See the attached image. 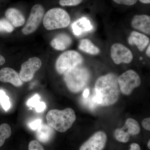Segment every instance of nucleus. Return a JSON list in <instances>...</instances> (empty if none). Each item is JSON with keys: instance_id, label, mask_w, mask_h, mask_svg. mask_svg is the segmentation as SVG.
I'll return each instance as SVG.
<instances>
[{"instance_id": "obj_1", "label": "nucleus", "mask_w": 150, "mask_h": 150, "mask_svg": "<svg viewBox=\"0 0 150 150\" xmlns=\"http://www.w3.org/2000/svg\"><path fill=\"white\" fill-rule=\"evenodd\" d=\"M118 78L115 74L110 73L97 80L93 91L94 98L97 104L109 106L117 102L120 92Z\"/></svg>"}, {"instance_id": "obj_2", "label": "nucleus", "mask_w": 150, "mask_h": 150, "mask_svg": "<svg viewBox=\"0 0 150 150\" xmlns=\"http://www.w3.org/2000/svg\"><path fill=\"white\" fill-rule=\"evenodd\" d=\"M49 126L59 132L64 133L71 128L76 121L74 111L70 108L63 110L53 109L48 111L46 116Z\"/></svg>"}, {"instance_id": "obj_3", "label": "nucleus", "mask_w": 150, "mask_h": 150, "mask_svg": "<svg viewBox=\"0 0 150 150\" xmlns=\"http://www.w3.org/2000/svg\"><path fill=\"white\" fill-rule=\"evenodd\" d=\"M64 80L67 87L73 93L79 92L86 86L90 74L84 67H76L64 74Z\"/></svg>"}, {"instance_id": "obj_4", "label": "nucleus", "mask_w": 150, "mask_h": 150, "mask_svg": "<svg viewBox=\"0 0 150 150\" xmlns=\"http://www.w3.org/2000/svg\"><path fill=\"white\" fill-rule=\"evenodd\" d=\"M71 22L69 13L63 9L56 8L47 12L43 18L44 27L48 30L64 28Z\"/></svg>"}, {"instance_id": "obj_5", "label": "nucleus", "mask_w": 150, "mask_h": 150, "mask_svg": "<svg viewBox=\"0 0 150 150\" xmlns=\"http://www.w3.org/2000/svg\"><path fill=\"white\" fill-rule=\"evenodd\" d=\"M83 62V57L77 51H66L57 59L56 64V70L60 74H64L70 70L80 66Z\"/></svg>"}, {"instance_id": "obj_6", "label": "nucleus", "mask_w": 150, "mask_h": 150, "mask_svg": "<svg viewBox=\"0 0 150 150\" xmlns=\"http://www.w3.org/2000/svg\"><path fill=\"white\" fill-rule=\"evenodd\" d=\"M118 81L120 91L125 95L131 94L134 89L139 86L142 82L139 76L133 70L123 73L118 77Z\"/></svg>"}, {"instance_id": "obj_7", "label": "nucleus", "mask_w": 150, "mask_h": 150, "mask_svg": "<svg viewBox=\"0 0 150 150\" xmlns=\"http://www.w3.org/2000/svg\"><path fill=\"white\" fill-rule=\"evenodd\" d=\"M44 8L40 4L33 6L29 17L25 26L23 28L22 32L25 35H29L37 29L44 16Z\"/></svg>"}, {"instance_id": "obj_8", "label": "nucleus", "mask_w": 150, "mask_h": 150, "mask_svg": "<svg viewBox=\"0 0 150 150\" xmlns=\"http://www.w3.org/2000/svg\"><path fill=\"white\" fill-rule=\"evenodd\" d=\"M110 56L113 62L117 65L122 63L129 64L134 57L131 50L120 43H114L111 46Z\"/></svg>"}, {"instance_id": "obj_9", "label": "nucleus", "mask_w": 150, "mask_h": 150, "mask_svg": "<svg viewBox=\"0 0 150 150\" xmlns=\"http://www.w3.org/2000/svg\"><path fill=\"white\" fill-rule=\"evenodd\" d=\"M41 65V61L36 57L30 58L23 63L19 74L21 80L24 82L31 81L36 72L40 69Z\"/></svg>"}, {"instance_id": "obj_10", "label": "nucleus", "mask_w": 150, "mask_h": 150, "mask_svg": "<svg viewBox=\"0 0 150 150\" xmlns=\"http://www.w3.org/2000/svg\"><path fill=\"white\" fill-rule=\"evenodd\" d=\"M107 136L103 131H98L81 146L79 150H103L107 142Z\"/></svg>"}, {"instance_id": "obj_11", "label": "nucleus", "mask_w": 150, "mask_h": 150, "mask_svg": "<svg viewBox=\"0 0 150 150\" xmlns=\"http://www.w3.org/2000/svg\"><path fill=\"white\" fill-rule=\"evenodd\" d=\"M131 26L134 29L141 31L144 34L150 35V17L147 15H137L131 21Z\"/></svg>"}, {"instance_id": "obj_12", "label": "nucleus", "mask_w": 150, "mask_h": 150, "mask_svg": "<svg viewBox=\"0 0 150 150\" xmlns=\"http://www.w3.org/2000/svg\"><path fill=\"white\" fill-rule=\"evenodd\" d=\"M0 81L9 83L16 87H20L23 84L19 74L13 69L3 68L0 70Z\"/></svg>"}, {"instance_id": "obj_13", "label": "nucleus", "mask_w": 150, "mask_h": 150, "mask_svg": "<svg viewBox=\"0 0 150 150\" xmlns=\"http://www.w3.org/2000/svg\"><path fill=\"white\" fill-rule=\"evenodd\" d=\"M128 43L130 45H136L140 51H143L150 44V39L144 33L133 31L128 38Z\"/></svg>"}, {"instance_id": "obj_14", "label": "nucleus", "mask_w": 150, "mask_h": 150, "mask_svg": "<svg viewBox=\"0 0 150 150\" xmlns=\"http://www.w3.org/2000/svg\"><path fill=\"white\" fill-rule=\"evenodd\" d=\"M5 16L13 26L16 27L22 26L25 22L24 16L20 11L15 8L8 9L5 12Z\"/></svg>"}, {"instance_id": "obj_15", "label": "nucleus", "mask_w": 150, "mask_h": 150, "mask_svg": "<svg viewBox=\"0 0 150 150\" xmlns=\"http://www.w3.org/2000/svg\"><path fill=\"white\" fill-rule=\"evenodd\" d=\"M72 43V39L66 33H60L56 35L51 41V46L59 51H64L69 47Z\"/></svg>"}, {"instance_id": "obj_16", "label": "nucleus", "mask_w": 150, "mask_h": 150, "mask_svg": "<svg viewBox=\"0 0 150 150\" xmlns=\"http://www.w3.org/2000/svg\"><path fill=\"white\" fill-rule=\"evenodd\" d=\"M73 31L76 35H81L83 33L92 29L90 22L86 18H82L74 22L72 25Z\"/></svg>"}, {"instance_id": "obj_17", "label": "nucleus", "mask_w": 150, "mask_h": 150, "mask_svg": "<svg viewBox=\"0 0 150 150\" xmlns=\"http://www.w3.org/2000/svg\"><path fill=\"white\" fill-rule=\"evenodd\" d=\"M54 129L46 124H41L37 130V138L43 143H48L54 136Z\"/></svg>"}, {"instance_id": "obj_18", "label": "nucleus", "mask_w": 150, "mask_h": 150, "mask_svg": "<svg viewBox=\"0 0 150 150\" xmlns=\"http://www.w3.org/2000/svg\"><path fill=\"white\" fill-rule=\"evenodd\" d=\"M79 48L81 51L91 55H98L100 51L99 48L96 46L91 40L86 38L81 40Z\"/></svg>"}, {"instance_id": "obj_19", "label": "nucleus", "mask_w": 150, "mask_h": 150, "mask_svg": "<svg viewBox=\"0 0 150 150\" xmlns=\"http://www.w3.org/2000/svg\"><path fill=\"white\" fill-rule=\"evenodd\" d=\"M40 98L39 95L36 94L28 100L27 102L28 106L30 108H35L37 112H42L46 108V105L45 103L40 101Z\"/></svg>"}, {"instance_id": "obj_20", "label": "nucleus", "mask_w": 150, "mask_h": 150, "mask_svg": "<svg viewBox=\"0 0 150 150\" xmlns=\"http://www.w3.org/2000/svg\"><path fill=\"white\" fill-rule=\"evenodd\" d=\"M123 128L127 130V132L130 135L132 136L138 135L141 131V128L138 122L131 118L127 119Z\"/></svg>"}, {"instance_id": "obj_21", "label": "nucleus", "mask_w": 150, "mask_h": 150, "mask_svg": "<svg viewBox=\"0 0 150 150\" xmlns=\"http://www.w3.org/2000/svg\"><path fill=\"white\" fill-rule=\"evenodd\" d=\"M11 134L10 126L7 123L0 125V147L4 144L6 140L8 139Z\"/></svg>"}, {"instance_id": "obj_22", "label": "nucleus", "mask_w": 150, "mask_h": 150, "mask_svg": "<svg viewBox=\"0 0 150 150\" xmlns=\"http://www.w3.org/2000/svg\"><path fill=\"white\" fill-rule=\"evenodd\" d=\"M115 139L120 142L126 143L129 141L130 135L124 128L117 129L114 132Z\"/></svg>"}, {"instance_id": "obj_23", "label": "nucleus", "mask_w": 150, "mask_h": 150, "mask_svg": "<svg viewBox=\"0 0 150 150\" xmlns=\"http://www.w3.org/2000/svg\"><path fill=\"white\" fill-rule=\"evenodd\" d=\"M0 103L5 110L7 111L10 108L11 104L8 96L6 95L5 92L0 90Z\"/></svg>"}, {"instance_id": "obj_24", "label": "nucleus", "mask_w": 150, "mask_h": 150, "mask_svg": "<svg viewBox=\"0 0 150 150\" xmlns=\"http://www.w3.org/2000/svg\"><path fill=\"white\" fill-rule=\"evenodd\" d=\"M13 26L5 18L0 19V32L11 33L13 31Z\"/></svg>"}, {"instance_id": "obj_25", "label": "nucleus", "mask_w": 150, "mask_h": 150, "mask_svg": "<svg viewBox=\"0 0 150 150\" xmlns=\"http://www.w3.org/2000/svg\"><path fill=\"white\" fill-rule=\"evenodd\" d=\"M83 100L85 105L91 110H93L97 105H98L95 101L93 93L91 95H88L87 97H83Z\"/></svg>"}, {"instance_id": "obj_26", "label": "nucleus", "mask_w": 150, "mask_h": 150, "mask_svg": "<svg viewBox=\"0 0 150 150\" xmlns=\"http://www.w3.org/2000/svg\"><path fill=\"white\" fill-rule=\"evenodd\" d=\"M83 0H60L59 4L62 6H75L78 5Z\"/></svg>"}, {"instance_id": "obj_27", "label": "nucleus", "mask_w": 150, "mask_h": 150, "mask_svg": "<svg viewBox=\"0 0 150 150\" xmlns=\"http://www.w3.org/2000/svg\"><path fill=\"white\" fill-rule=\"evenodd\" d=\"M28 150H45L42 145L36 140H33L30 142Z\"/></svg>"}, {"instance_id": "obj_28", "label": "nucleus", "mask_w": 150, "mask_h": 150, "mask_svg": "<svg viewBox=\"0 0 150 150\" xmlns=\"http://www.w3.org/2000/svg\"><path fill=\"white\" fill-rule=\"evenodd\" d=\"M42 124V120L37 119L30 122L29 123V127L31 130L36 131Z\"/></svg>"}, {"instance_id": "obj_29", "label": "nucleus", "mask_w": 150, "mask_h": 150, "mask_svg": "<svg viewBox=\"0 0 150 150\" xmlns=\"http://www.w3.org/2000/svg\"><path fill=\"white\" fill-rule=\"evenodd\" d=\"M114 2L118 4L126 6H133L136 4L138 0H112Z\"/></svg>"}, {"instance_id": "obj_30", "label": "nucleus", "mask_w": 150, "mask_h": 150, "mask_svg": "<svg viewBox=\"0 0 150 150\" xmlns=\"http://www.w3.org/2000/svg\"><path fill=\"white\" fill-rule=\"evenodd\" d=\"M142 126L146 130L150 131V118H145L142 121Z\"/></svg>"}, {"instance_id": "obj_31", "label": "nucleus", "mask_w": 150, "mask_h": 150, "mask_svg": "<svg viewBox=\"0 0 150 150\" xmlns=\"http://www.w3.org/2000/svg\"><path fill=\"white\" fill-rule=\"evenodd\" d=\"M129 150H141V149L138 144L133 143L130 145V149Z\"/></svg>"}, {"instance_id": "obj_32", "label": "nucleus", "mask_w": 150, "mask_h": 150, "mask_svg": "<svg viewBox=\"0 0 150 150\" xmlns=\"http://www.w3.org/2000/svg\"><path fill=\"white\" fill-rule=\"evenodd\" d=\"M89 95V90L88 89H86L84 91L83 94V97H87Z\"/></svg>"}, {"instance_id": "obj_33", "label": "nucleus", "mask_w": 150, "mask_h": 150, "mask_svg": "<svg viewBox=\"0 0 150 150\" xmlns=\"http://www.w3.org/2000/svg\"><path fill=\"white\" fill-rule=\"evenodd\" d=\"M6 61L5 59L0 54V66H2L5 64Z\"/></svg>"}, {"instance_id": "obj_34", "label": "nucleus", "mask_w": 150, "mask_h": 150, "mask_svg": "<svg viewBox=\"0 0 150 150\" xmlns=\"http://www.w3.org/2000/svg\"><path fill=\"white\" fill-rule=\"evenodd\" d=\"M146 54L148 57H150V44L148 46L147 48L146 51Z\"/></svg>"}, {"instance_id": "obj_35", "label": "nucleus", "mask_w": 150, "mask_h": 150, "mask_svg": "<svg viewBox=\"0 0 150 150\" xmlns=\"http://www.w3.org/2000/svg\"><path fill=\"white\" fill-rule=\"evenodd\" d=\"M139 1L144 4H149L150 3V0H139Z\"/></svg>"}, {"instance_id": "obj_36", "label": "nucleus", "mask_w": 150, "mask_h": 150, "mask_svg": "<svg viewBox=\"0 0 150 150\" xmlns=\"http://www.w3.org/2000/svg\"><path fill=\"white\" fill-rule=\"evenodd\" d=\"M148 147L149 148V149H150V141L149 140V142H148L147 144Z\"/></svg>"}, {"instance_id": "obj_37", "label": "nucleus", "mask_w": 150, "mask_h": 150, "mask_svg": "<svg viewBox=\"0 0 150 150\" xmlns=\"http://www.w3.org/2000/svg\"><path fill=\"white\" fill-rule=\"evenodd\" d=\"M142 59H143V58H140V59H141V60H142Z\"/></svg>"}]
</instances>
